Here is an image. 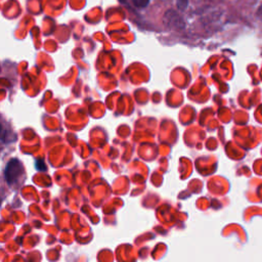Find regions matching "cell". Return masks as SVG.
Wrapping results in <instances>:
<instances>
[{"label":"cell","mask_w":262,"mask_h":262,"mask_svg":"<svg viewBox=\"0 0 262 262\" xmlns=\"http://www.w3.org/2000/svg\"><path fill=\"white\" fill-rule=\"evenodd\" d=\"M23 171V167L21 163L18 162V160L13 159L11 160L8 164L5 169V178L6 181L9 185H12L15 181H17L18 176H21Z\"/></svg>","instance_id":"obj_1"},{"label":"cell","mask_w":262,"mask_h":262,"mask_svg":"<svg viewBox=\"0 0 262 262\" xmlns=\"http://www.w3.org/2000/svg\"><path fill=\"white\" fill-rule=\"evenodd\" d=\"M189 0H177V6L179 9H185L186 6H188Z\"/></svg>","instance_id":"obj_3"},{"label":"cell","mask_w":262,"mask_h":262,"mask_svg":"<svg viewBox=\"0 0 262 262\" xmlns=\"http://www.w3.org/2000/svg\"><path fill=\"white\" fill-rule=\"evenodd\" d=\"M132 1H133V4H134L136 7L142 8V7H145V6L148 4L149 0H132Z\"/></svg>","instance_id":"obj_2"}]
</instances>
